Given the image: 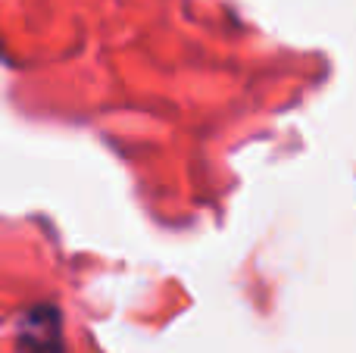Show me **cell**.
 Returning a JSON list of instances; mask_svg holds the SVG:
<instances>
[{"label": "cell", "mask_w": 356, "mask_h": 353, "mask_svg": "<svg viewBox=\"0 0 356 353\" xmlns=\"http://www.w3.org/2000/svg\"><path fill=\"white\" fill-rule=\"evenodd\" d=\"M25 353H60V316L47 306L35 310L22 329Z\"/></svg>", "instance_id": "1"}]
</instances>
